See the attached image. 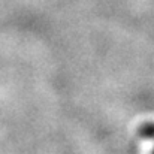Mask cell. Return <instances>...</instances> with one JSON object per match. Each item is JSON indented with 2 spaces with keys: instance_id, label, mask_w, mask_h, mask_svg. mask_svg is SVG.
<instances>
[{
  "instance_id": "6da1fadb",
  "label": "cell",
  "mask_w": 154,
  "mask_h": 154,
  "mask_svg": "<svg viewBox=\"0 0 154 154\" xmlns=\"http://www.w3.org/2000/svg\"><path fill=\"white\" fill-rule=\"evenodd\" d=\"M138 135L144 139H154V123H145L138 129ZM154 154V151H153Z\"/></svg>"
}]
</instances>
